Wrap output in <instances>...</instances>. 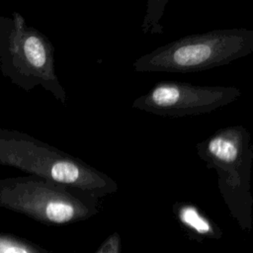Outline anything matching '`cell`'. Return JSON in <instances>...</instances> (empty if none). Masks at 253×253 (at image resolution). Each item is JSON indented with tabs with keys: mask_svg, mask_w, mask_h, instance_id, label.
Here are the masks:
<instances>
[{
	"mask_svg": "<svg viewBox=\"0 0 253 253\" xmlns=\"http://www.w3.org/2000/svg\"><path fill=\"white\" fill-rule=\"evenodd\" d=\"M0 253H50L28 241L0 234Z\"/></svg>",
	"mask_w": 253,
	"mask_h": 253,
	"instance_id": "obj_8",
	"label": "cell"
},
{
	"mask_svg": "<svg viewBox=\"0 0 253 253\" xmlns=\"http://www.w3.org/2000/svg\"><path fill=\"white\" fill-rule=\"evenodd\" d=\"M173 214L188 237L196 241L219 239L222 230L197 205L189 202H176Z\"/></svg>",
	"mask_w": 253,
	"mask_h": 253,
	"instance_id": "obj_7",
	"label": "cell"
},
{
	"mask_svg": "<svg viewBox=\"0 0 253 253\" xmlns=\"http://www.w3.org/2000/svg\"><path fill=\"white\" fill-rule=\"evenodd\" d=\"M241 96L234 86H201L180 81L156 83L132 103V108L162 117H186L211 113Z\"/></svg>",
	"mask_w": 253,
	"mask_h": 253,
	"instance_id": "obj_6",
	"label": "cell"
},
{
	"mask_svg": "<svg viewBox=\"0 0 253 253\" xmlns=\"http://www.w3.org/2000/svg\"><path fill=\"white\" fill-rule=\"evenodd\" d=\"M95 253H122V239L119 232L110 234Z\"/></svg>",
	"mask_w": 253,
	"mask_h": 253,
	"instance_id": "obj_10",
	"label": "cell"
},
{
	"mask_svg": "<svg viewBox=\"0 0 253 253\" xmlns=\"http://www.w3.org/2000/svg\"><path fill=\"white\" fill-rule=\"evenodd\" d=\"M253 51V31L212 30L189 35L156 47L134 60L138 72H199L221 66Z\"/></svg>",
	"mask_w": 253,
	"mask_h": 253,
	"instance_id": "obj_4",
	"label": "cell"
},
{
	"mask_svg": "<svg viewBox=\"0 0 253 253\" xmlns=\"http://www.w3.org/2000/svg\"><path fill=\"white\" fill-rule=\"evenodd\" d=\"M167 0H149L147 2V11L144 18L142 28L143 32L147 33H162V27L159 24V19L163 14Z\"/></svg>",
	"mask_w": 253,
	"mask_h": 253,
	"instance_id": "obj_9",
	"label": "cell"
},
{
	"mask_svg": "<svg viewBox=\"0 0 253 253\" xmlns=\"http://www.w3.org/2000/svg\"><path fill=\"white\" fill-rule=\"evenodd\" d=\"M94 194L36 176L0 179V207L49 225L86 220L99 211Z\"/></svg>",
	"mask_w": 253,
	"mask_h": 253,
	"instance_id": "obj_5",
	"label": "cell"
},
{
	"mask_svg": "<svg viewBox=\"0 0 253 253\" xmlns=\"http://www.w3.org/2000/svg\"><path fill=\"white\" fill-rule=\"evenodd\" d=\"M0 165L90 192L99 199L119 190L114 179L80 158L16 130L0 128Z\"/></svg>",
	"mask_w": 253,
	"mask_h": 253,
	"instance_id": "obj_1",
	"label": "cell"
},
{
	"mask_svg": "<svg viewBox=\"0 0 253 253\" xmlns=\"http://www.w3.org/2000/svg\"><path fill=\"white\" fill-rule=\"evenodd\" d=\"M55 48L49 39L28 26L18 13L0 16V71L18 87L37 86L66 105L67 95L55 70Z\"/></svg>",
	"mask_w": 253,
	"mask_h": 253,
	"instance_id": "obj_3",
	"label": "cell"
},
{
	"mask_svg": "<svg viewBox=\"0 0 253 253\" xmlns=\"http://www.w3.org/2000/svg\"><path fill=\"white\" fill-rule=\"evenodd\" d=\"M250 132L242 126L218 128L196 144L198 156L217 174V187L242 230H251L253 197L250 188L253 148Z\"/></svg>",
	"mask_w": 253,
	"mask_h": 253,
	"instance_id": "obj_2",
	"label": "cell"
}]
</instances>
